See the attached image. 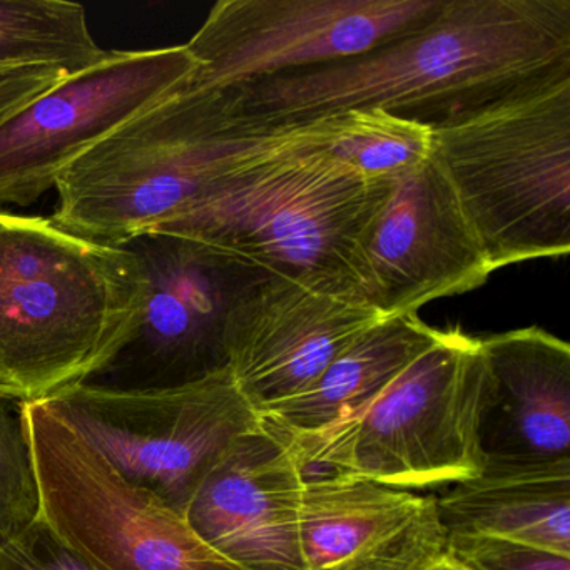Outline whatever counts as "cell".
I'll list each match as a JSON object with an SVG mask.
<instances>
[{"mask_svg":"<svg viewBox=\"0 0 570 570\" xmlns=\"http://www.w3.org/2000/svg\"><path fill=\"white\" fill-rule=\"evenodd\" d=\"M566 69L570 0H445L365 55L223 91L252 125L382 109L433 129Z\"/></svg>","mask_w":570,"mask_h":570,"instance_id":"cell-1","label":"cell"},{"mask_svg":"<svg viewBox=\"0 0 570 570\" xmlns=\"http://www.w3.org/2000/svg\"><path fill=\"white\" fill-rule=\"evenodd\" d=\"M396 179L368 178L333 158L328 146H303L218 179L151 233L202 243L322 295L363 302L366 245Z\"/></svg>","mask_w":570,"mask_h":570,"instance_id":"cell-2","label":"cell"},{"mask_svg":"<svg viewBox=\"0 0 570 570\" xmlns=\"http://www.w3.org/2000/svg\"><path fill=\"white\" fill-rule=\"evenodd\" d=\"M338 126V115L306 125H252L236 118L225 91L183 88L62 173L52 219L91 242L125 246L236 169L275 153L332 145Z\"/></svg>","mask_w":570,"mask_h":570,"instance_id":"cell-3","label":"cell"},{"mask_svg":"<svg viewBox=\"0 0 570 570\" xmlns=\"http://www.w3.org/2000/svg\"><path fill=\"white\" fill-rule=\"evenodd\" d=\"M145 295L128 245L0 209V395L39 402L88 382L131 338Z\"/></svg>","mask_w":570,"mask_h":570,"instance_id":"cell-4","label":"cell"},{"mask_svg":"<svg viewBox=\"0 0 570 570\" xmlns=\"http://www.w3.org/2000/svg\"><path fill=\"white\" fill-rule=\"evenodd\" d=\"M493 272L570 252V69L432 129Z\"/></svg>","mask_w":570,"mask_h":570,"instance_id":"cell-5","label":"cell"},{"mask_svg":"<svg viewBox=\"0 0 570 570\" xmlns=\"http://www.w3.org/2000/svg\"><path fill=\"white\" fill-rule=\"evenodd\" d=\"M490 386L480 340L440 330L362 409L316 432L282 433L306 475L318 469L403 490L459 483L485 465L480 422Z\"/></svg>","mask_w":570,"mask_h":570,"instance_id":"cell-6","label":"cell"},{"mask_svg":"<svg viewBox=\"0 0 570 570\" xmlns=\"http://www.w3.org/2000/svg\"><path fill=\"white\" fill-rule=\"evenodd\" d=\"M39 402L126 480L183 515L233 443L262 423L229 368L145 392L79 383Z\"/></svg>","mask_w":570,"mask_h":570,"instance_id":"cell-7","label":"cell"},{"mask_svg":"<svg viewBox=\"0 0 570 570\" xmlns=\"http://www.w3.org/2000/svg\"><path fill=\"white\" fill-rule=\"evenodd\" d=\"M42 519L95 570H243L153 493L126 480L41 402H22Z\"/></svg>","mask_w":570,"mask_h":570,"instance_id":"cell-8","label":"cell"},{"mask_svg":"<svg viewBox=\"0 0 570 570\" xmlns=\"http://www.w3.org/2000/svg\"><path fill=\"white\" fill-rule=\"evenodd\" d=\"M128 246L145 269V305L131 338L85 383L145 392L229 368L233 312L266 273L178 236L148 233Z\"/></svg>","mask_w":570,"mask_h":570,"instance_id":"cell-9","label":"cell"},{"mask_svg":"<svg viewBox=\"0 0 570 570\" xmlns=\"http://www.w3.org/2000/svg\"><path fill=\"white\" fill-rule=\"evenodd\" d=\"M445 0H219L186 42V89L223 91L346 61L432 19Z\"/></svg>","mask_w":570,"mask_h":570,"instance_id":"cell-10","label":"cell"},{"mask_svg":"<svg viewBox=\"0 0 570 570\" xmlns=\"http://www.w3.org/2000/svg\"><path fill=\"white\" fill-rule=\"evenodd\" d=\"M198 66L186 46L108 51L0 122V206L38 202L106 136L185 88Z\"/></svg>","mask_w":570,"mask_h":570,"instance_id":"cell-11","label":"cell"},{"mask_svg":"<svg viewBox=\"0 0 570 570\" xmlns=\"http://www.w3.org/2000/svg\"><path fill=\"white\" fill-rule=\"evenodd\" d=\"M363 302L383 318L485 285L493 268L432 156L400 176L366 245Z\"/></svg>","mask_w":570,"mask_h":570,"instance_id":"cell-12","label":"cell"},{"mask_svg":"<svg viewBox=\"0 0 570 570\" xmlns=\"http://www.w3.org/2000/svg\"><path fill=\"white\" fill-rule=\"evenodd\" d=\"M382 318L358 299L263 276L233 312L229 372L259 416L268 415L306 392L356 336Z\"/></svg>","mask_w":570,"mask_h":570,"instance_id":"cell-13","label":"cell"},{"mask_svg":"<svg viewBox=\"0 0 570 570\" xmlns=\"http://www.w3.org/2000/svg\"><path fill=\"white\" fill-rule=\"evenodd\" d=\"M305 483L289 440L262 420L206 475L185 517L213 550L243 570H306Z\"/></svg>","mask_w":570,"mask_h":570,"instance_id":"cell-14","label":"cell"},{"mask_svg":"<svg viewBox=\"0 0 570 570\" xmlns=\"http://www.w3.org/2000/svg\"><path fill=\"white\" fill-rule=\"evenodd\" d=\"M306 570H422L449 552L436 497L338 473L306 476Z\"/></svg>","mask_w":570,"mask_h":570,"instance_id":"cell-15","label":"cell"},{"mask_svg":"<svg viewBox=\"0 0 570 570\" xmlns=\"http://www.w3.org/2000/svg\"><path fill=\"white\" fill-rule=\"evenodd\" d=\"M490 370L480 422L485 460L570 459V346L530 326L479 338Z\"/></svg>","mask_w":570,"mask_h":570,"instance_id":"cell-16","label":"cell"},{"mask_svg":"<svg viewBox=\"0 0 570 570\" xmlns=\"http://www.w3.org/2000/svg\"><path fill=\"white\" fill-rule=\"evenodd\" d=\"M450 532L485 533L570 556V459L485 460L482 472L436 497Z\"/></svg>","mask_w":570,"mask_h":570,"instance_id":"cell-17","label":"cell"},{"mask_svg":"<svg viewBox=\"0 0 570 570\" xmlns=\"http://www.w3.org/2000/svg\"><path fill=\"white\" fill-rule=\"evenodd\" d=\"M413 315L389 316L356 336L306 392L262 416L285 433H309L362 409L439 336Z\"/></svg>","mask_w":570,"mask_h":570,"instance_id":"cell-18","label":"cell"},{"mask_svg":"<svg viewBox=\"0 0 570 570\" xmlns=\"http://www.w3.org/2000/svg\"><path fill=\"white\" fill-rule=\"evenodd\" d=\"M328 153L368 178H400L432 156V128L382 109L346 111Z\"/></svg>","mask_w":570,"mask_h":570,"instance_id":"cell-19","label":"cell"},{"mask_svg":"<svg viewBox=\"0 0 570 570\" xmlns=\"http://www.w3.org/2000/svg\"><path fill=\"white\" fill-rule=\"evenodd\" d=\"M41 517V487L22 402L0 395V543Z\"/></svg>","mask_w":570,"mask_h":570,"instance_id":"cell-20","label":"cell"},{"mask_svg":"<svg viewBox=\"0 0 570 570\" xmlns=\"http://www.w3.org/2000/svg\"><path fill=\"white\" fill-rule=\"evenodd\" d=\"M449 552L469 570H570V556L485 533L450 532Z\"/></svg>","mask_w":570,"mask_h":570,"instance_id":"cell-21","label":"cell"},{"mask_svg":"<svg viewBox=\"0 0 570 570\" xmlns=\"http://www.w3.org/2000/svg\"><path fill=\"white\" fill-rule=\"evenodd\" d=\"M0 570H95L45 519L0 543Z\"/></svg>","mask_w":570,"mask_h":570,"instance_id":"cell-22","label":"cell"},{"mask_svg":"<svg viewBox=\"0 0 570 570\" xmlns=\"http://www.w3.org/2000/svg\"><path fill=\"white\" fill-rule=\"evenodd\" d=\"M68 76L52 66H12L0 71V122L61 85Z\"/></svg>","mask_w":570,"mask_h":570,"instance_id":"cell-23","label":"cell"},{"mask_svg":"<svg viewBox=\"0 0 570 570\" xmlns=\"http://www.w3.org/2000/svg\"><path fill=\"white\" fill-rule=\"evenodd\" d=\"M422 570H469L466 567H463L455 557L450 552L443 553L439 559L433 560L430 566H426L425 569Z\"/></svg>","mask_w":570,"mask_h":570,"instance_id":"cell-24","label":"cell"},{"mask_svg":"<svg viewBox=\"0 0 570 570\" xmlns=\"http://www.w3.org/2000/svg\"><path fill=\"white\" fill-rule=\"evenodd\" d=\"M8 68H12V66H4V68H2V66H0V71H4V69H8Z\"/></svg>","mask_w":570,"mask_h":570,"instance_id":"cell-25","label":"cell"}]
</instances>
